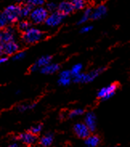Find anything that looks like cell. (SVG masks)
Masks as SVG:
<instances>
[{
    "label": "cell",
    "instance_id": "cell-28",
    "mask_svg": "<svg viewBox=\"0 0 130 147\" xmlns=\"http://www.w3.org/2000/svg\"><path fill=\"white\" fill-rule=\"evenodd\" d=\"M26 56V53L24 52H16L15 55H13V60H21L24 59V57Z\"/></svg>",
    "mask_w": 130,
    "mask_h": 147
},
{
    "label": "cell",
    "instance_id": "cell-3",
    "mask_svg": "<svg viewBox=\"0 0 130 147\" xmlns=\"http://www.w3.org/2000/svg\"><path fill=\"white\" fill-rule=\"evenodd\" d=\"M3 13L7 17L8 22L10 23H15L20 20V18H22L21 7L20 5H16V4L10 5L5 9Z\"/></svg>",
    "mask_w": 130,
    "mask_h": 147
},
{
    "label": "cell",
    "instance_id": "cell-17",
    "mask_svg": "<svg viewBox=\"0 0 130 147\" xmlns=\"http://www.w3.org/2000/svg\"><path fill=\"white\" fill-rule=\"evenodd\" d=\"M100 143V138L96 135H89L85 138V144L87 146L96 147Z\"/></svg>",
    "mask_w": 130,
    "mask_h": 147
},
{
    "label": "cell",
    "instance_id": "cell-15",
    "mask_svg": "<svg viewBox=\"0 0 130 147\" xmlns=\"http://www.w3.org/2000/svg\"><path fill=\"white\" fill-rule=\"evenodd\" d=\"M107 13V8L104 5H100L95 10L92 12V16L91 19L92 20H99L101 19L102 17L106 15Z\"/></svg>",
    "mask_w": 130,
    "mask_h": 147
},
{
    "label": "cell",
    "instance_id": "cell-18",
    "mask_svg": "<svg viewBox=\"0 0 130 147\" xmlns=\"http://www.w3.org/2000/svg\"><path fill=\"white\" fill-rule=\"evenodd\" d=\"M52 142H53V135L51 134H45L40 139V144L44 147L50 146Z\"/></svg>",
    "mask_w": 130,
    "mask_h": 147
},
{
    "label": "cell",
    "instance_id": "cell-4",
    "mask_svg": "<svg viewBox=\"0 0 130 147\" xmlns=\"http://www.w3.org/2000/svg\"><path fill=\"white\" fill-rule=\"evenodd\" d=\"M104 70V68H100L96 69V70H94V71H92L88 73H86V74L79 73L78 75L74 76V82H75V83H89V82H92Z\"/></svg>",
    "mask_w": 130,
    "mask_h": 147
},
{
    "label": "cell",
    "instance_id": "cell-30",
    "mask_svg": "<svg viewBox=\"0 0 130 147\" xmlns=\"http://www.w3.org/2000/svg\"><path fill=\"white\" fill-rule=\"evenodd\" d=\"M42 130V125H36L35 126H33L31 129V132H32V134H40V132Z\"/></svg>",
    "mask_w": 130,
    "mask_h": 147
},
{
    "label": "cell",
    "instance_id": "cell-32",
    "mask_svg": "<svg viewBox=\"0 0 130 147\" xmlns=\"http://www.w3.org/2000/svg\"><path fill=\"white\" fill-rule=\"evenodd\" d=\"M7 59L6 58V57H0V65L2 64H3V63H5V62H7Z\"/></svg>",
    "mask_w": 130,
    "mask_h": 147
},
{
    "label": "cell",
    "instance_id": "cell-26",
    "mask_svg": "<svg viewBox=\"0 0 130 147\" xmlns=\"http://www.w3.org/2000/svg\"><path fill=\"white\" fill-rule=\"evenodd\" d=\"M26 1H27V3L32 5L33 7H41L45 3V0H26Z\"/></svg>",
    "mask_w": 130,
    "mask_h": 147
},
{
    "label": "cell",
    "instance_id": "cell-31",
    "mask_svg": "<svg viewBox=\"0 0 130 147\" xmlns=\"http://www.w3.org/2000/svg\"><path fill=\"white\" fill-rule=\"evenodd\" d=\"M92 29V26H85V27H84V28L81 29V32H82V33H86V32H90Z\"/></svg>",
    "mask_w": 130,
    "mask_h": 147
},
{
    "label": "cell",
    "instance_id": "cell-21",
    "mask_svg": "<svg viewBox=\"0 0 130 147\" xmlns=\"http://www.w3.org/2000/svg\"><path fill=\"white\" fill-rule=\"evenodd\" d=\"M71 3L75 10H81L86 7V0H71Z\"/></svg>",
    "mask_w": 130,
    "mask_h": 147
},
{
    "label": "cell",
    "instance_id": "cell-6",
    "mask_svg": "<svg viewBox=\"0 0 130 147\" xmlns=\"http://www.w3.org/2000/svg\"><path fill=\"white\" fill-rule=\"evenodd\" d=\"M117 85L116 84H111L108 85V86H105V87L102 88L98 92L97 96H98L99 98L104 100L110 99L111 97L114 95L115 92L117 90Z\"/></svg>",
    "mask_w": 130,
    "mask_h": 147
},
{
    "label": "cell",
    "instance_id": "cell-8",
    "mask_svg": "<svg viewBox=\"0 0 130 147\" xmlns=\"http://www.w3.org/2000/svg\"><path fill=\"white\" fill-rule=\"evenodd\" d=\"M73 129H74L75 135L79 138H84H84H86L90 135L91 131L85 125V123H81V122L76 123L74 125Z\"/></svg>",
    "mask_w": 130,
    "mask_h": 147
},
{
    "label": "cell",
    "instance_id": "cell-34",
    "mask_svg": "<svg viewBox=\"0 0 130 147\" xmlns=\"http://www.w3.org/2000/svg\"><path fill=\"white\" fill-rule=\"evenodd\" d=\"M9 147H20V146H19L17 143H13V144H11Z\"/></svg>",
    "mask_w": 130,
    "mask_h": 147
},
{
    "label": "cell",
    "instance_id": "cell-37",
    "mask_svg": "<svg viewBox=\"0 0 130 147\" xmlns=\"http://www.w3.org/2000/svg\"><path fill=\"white\" fill-rule=\"evenodd\" d=\"M115 147H117V146H115Z\"/></svg>",
    "mask_w": 130,
    "mask_h": 147
},
{
    "label": "cell",
    "instance_id": "cell-33",
    "mask_svg": "<svg viewBox=\"0 0 130 147\" xmlns=\"http://www.w3.org/2000/svg\"><path fill=\"white\" fill-rule=\"evenodd\" d=\"M3 45L0 44V57H2L3 55Z\"/></svg>",
    "mask_w": 130,
    "mask_h": 147
},
{
    "label": "cell",
    "instance_id": "cell-36",
    "mask_svg": "<svg viewBox=\"0 0 130 147\" xmlns=\"http://www.w3.org/2000/svg\"><path fill=\"white\" fill-rule=\"evenodd\" d=\"M87 147H89V146H87Z\"/></svg>",
    "mask_w": 130,
    "mask_h": 147
},
{
    "label": "cell",
    "instance_id": "cell-14",
    "mask_svg": "<svg viewBox=\"0 0 130 147\" xmlns=\"http://www.w3.org/2000/svg\"><path fill=\"white\" fill-rule=\"evenodd\" d=\"M71 73L68 70H64L59 73V78L58 80V83L62 86H67L71 83Z\"/></svg>",
    "mask_w": 130,
    "mask_h": 147
},
{
    "label": "cell",
    "instance_id": "cell-29",
    "mask_svg": "<svg viewBox=\"0 0 130 147\" xmlns=\"http://www.w3.org/2000/svg\"><path fill=\"white\" fill-rule=\"evenodd\" d=\"M57 7H58V6L56 5V3H52V2H51V3H48L47 4V11H50V12H54L55 11V10H57Z\"/></svg>",
    "mask_w": 130,
    "mask_h": 147
},
{
    "label": "cell",
    "instance_id": "cell-24",
    "mask_svg": "<svg viewBox=\"0 0 130 147\" xmlns=\"http://www.w3.org/2000/svg\"><path fill=\"white\" fill-rule=\"evenodd\" d=\"M36 104H24V105H20L18 106V109L20 112H25L29 109H32L36 107Z\"/></svg>",
    "mask_w": 130,
    "mask_h": 147
},
{
    "label": "cell",
    "instance_id": "cell-27",
    "mask_svg": "<svg viewBox=\"0 0 130 147\" xmlns=\"http://www.w3.org/2000/svg\"><path fill=\"white\" fill-rule=\"evenodd\" d=\"M83 113L84 109H73L72 111L69 113V117H75L82 115Z\"/></svg>",
    "mask_w": 130,
    "mask_h": 147
},
{
    "label": "cell",
    "instance_id": "cell-7",
    "mask_svg": "<svg viewBox=\"0 0 130 147\" xmlns=\"http://www.w3.org/2000/svg\"><path fill=\"white\" fill-rule=\"evenodd\" d=\"M63 20V16L60 14L59 11H54L48 15L47 20L45 21V24H47L48 27L55 28L59 26V24L62 23Z\"/></svg>",
    "mask_w": 130,
    "mask_h": 147
},
{
    "label": "cell",
    "instance_id": "cell-1",
    "mask_svg": "<svg viewBox=\"0 0 130 147\" xmlns=\"http://www.w3.org/2000/svg\"><path fill=\"white\" fill-rule=\"evenodd\" d=\"M43 38V33L40 29L36 28H30L24 32L22 40L26 44H36Z\"/></svg>",
    "mask_w": 130,
    "mask_h": 147
},
{
    "label": "cell",
    "instance_id": "cell-9",
    "mask_svg": "<svg viewBox=\"0 0 130 147\" xmlns=\"http://www.w3.org/2000/svg\"><path fill=\"white\" fill-rule=\"evenodd\" d=\"M2 45H3V53L7 56L15 55L16 52H18L19 49H20L19 44H17L15 40L7 42V43L2 44Z\"/></svg>",
    "mask_w": 130,
    "mask_h": 147
},
{
    "label": "cell",
    "instance_id": "cell-23",
    "mask_svg": "<svg viewBox=\"0 0 130 147\" xmlns=\"http://www.w3.org/2000/svg\"><path fill=\"white\" fill-rule=\"evenodd\" d=\"M30 28H31V24L28 20H22L19 23V28L22 32H26Z\"/></svg>",
    "mask_w": 130,
    "mask_h": 147
},
{
    "label": "cell",
    "instance_id": "cell-5",
    "mask_svg": "<svg viewBox=\"0 0 130 147\" xmlns=\"http://www.w3.org/2000/svg\"><path fill=\"white\" fill-rule=\"evenodd\" d=\"M15 30L12 27H6L0 30V43L4 44L7 42L15 40Z\"/></svg>",
    "mask_w": 130,
    "mask_h": 147
},
{
    "label": "cell",
    "instance_id": "cell-11",
    "mask_svg": "<svg viewBox=\"0 0 130 147\" xmlns=\"http://www.w3.org/2000/svg\"><path fill=\"white\" fill-rule=\"evenodd\" d=\"M57 10H58V11H59L60 14H62V15L64 16L71 14V12L73 11L75 9H74L73 6H72L71 2H69L68 0H67V1H63V2H61V3L59 4V6H58Z\"/></svg>",
    "mask_w": 130,
    "mask_h": 147
},
{
    "label": "cell",
    "instance_id": "cell-20",
    "mask_svg": "<svg viewBox=\"0 0 130 147\" xmlns=\"http://www.w3.org/2000/svg\"><path fill=\"white\" fill-rule=\"evenodd\" d=\"M92 12V10L91 8H87L86 10L84 11V12L83 13L82 16L80 17L79 22H78V24H84V23H86L87 21L91 18Z\"/></svg>",
    "mask_w": 130,
    "mask_h": 147
},
{
    "label": "cell",
    "instance_id": "cell-35",
    "mask_svg": "<svg viewBox=\"0 0 130 147\" xmlns=\"http://www.w3.org/2000/svg\"><path fill=\"white\" fill-rule=\"evenodd\" d=\"M16 2H19V3H20V2H23L24 0H15Z\"/></svg>",
    "mask_w": 130,
    "mask_h": 147
},
{
    "label": "cell",
    "instance_id": "cell-16",
    "mask_svg": "<svg viewBox=\"0 0 130 147\" xmlns=\"http://www.w3.org/2000/svg\"><path fill=\"white\" fill-rule=\"evenodd\" d=\"M59 66L57 64H48L46 66H44L42 68H40L41 73L45 74V75H50L55 73L57 71H59Z\"/></svg>",
    "mask_w": 130,
    "mask_h": 147
},
{
    "label": "cell",
    "instance_id": "cell-22",
    "mask_svg": "<svg viewBox=\"0 0 130 147\" xmlns=\"http://www.w3.org/2000/svg\"><path fill=\"white\" fill-rule=\"evenodd\" d=\"M83 68V66L81 64H76L75 65L72 66V68L70 70V72L71 73V76H75L78 75L79 73H81V70Z\"/></svg>",
    "mask_w": 130,
    "mask_h": 147
},
{
    "label": "cell",
    "instance_id": "cell-10",
    "mask_svg": "<svg viewBox=\"0 0 130 147\" xmlns=\"http://www.w3.org/2000/svg\"><path fill=\"white\" fill-rule=\"evenodd\" d=\"M84 123L91 132H94L96 129V117L94 113L89 112L86 113L84 117Z\"/></svg>",
    "mask_w": 130,
    "mask_h": 147
},
{
    "label": "cell",
    "instance_id": "cell-19",
    "mask_svg": "<svg viewBox=\"0 0 130 147\" xmlns=\"http://www.w3.org/2000/svg\"><path fill=\"white\" fill-rule=\"evenodd\" d=\"M33 10V7L30 4L26 3L21 7V16L22 17H28L30 16Z\"/></svg>",
    "mask_w": 130,
    "mask_h": 147
},
{
    "label": "cell",
    "instance_id": "cell-12",
    "mask_svg": "<svg viewBox=\"0 0 130 147\" xmlns=\"http://www.w3.org/2000/svg\"><path fill=\"white\" fill-rule=\"evenodd\" d=\"M51 60V57L50 56H43L42 57H40V59L36 61V64L31 67V71L32 72H36L37 70H39L40 68H42L44 66L50 64Z\"/></svg>",
    "mask_w": 130,
    "mask_h": 147
},
{
    "label": "cell",
    "instance_id": "cell-13",
    "mask_svg": "<svg viewBox=\"0 0 130 147\" xmlns=\"http://www.w3.org/2000/svg\"><path fill=\"white\" fill-rule=\"evenodd\" d=\"M19 138L23 143L26 144L28 146H31L36 143L37 141V138H36V134H32V132H28V133H24L22 134L19 136Z\"/></svg>",
    "mask_w": 130,
    "mask_h": 147
},
{
    "label": "cell",
    "instance_id": "cell-25",
    "mask_svg": "<svg viewBox=\"0 0 130 147\" xmlns=\"http://www.w3.org/2000/svg\"><path fill=\"white\" fill-rule=\"evenodd\" d=\"M8 20L4 13L0 12V30L5 28L7 26Z\"/></svg>",
    "mask_w": 130,
    "mask_h": 147
},
{
    "label": "cell",
    "instance_id": "cell-2",
    "mask_svg": "<svg viewBox=\"0 0 130 147\" xmlns=\"http://www.w3.org/2000/svg\"><path fill=\"white\" fill-rule=\"evenodd\" d=\"M47 16H48V11L46 8L43 7H36L33 8L29 17L33 24H40L46 21Z\"/></svg>",
    "mask_w": 130,
    "mask_h": 147
}]
</instances>
